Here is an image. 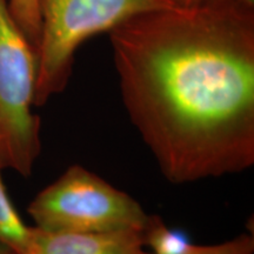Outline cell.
I'll use <instances>...</instances> for the list:
<instances>
[{"label": "cell", "instance_id": "1", "mask_svg": "<svg viewBox=\"0 0 254 254\" xmlns=\"http://www.w3.org/2000/svg\"><path fill=\"white\" fill-rule=\"evenodd\" d=\"M124 106L172 184L254 165V0L135 15L109 32Z\"/></svg>", "mask_w": 254, "mask_h": 254}, {"label": "cell", "instance_id": "2", "mask_svg": "<svg viewBox=\"0 0 254 254\" xmlns=\"http://www.w3.org/2000/svg\"><path fill=\"white\" fill-rule=\"evenodd\" d=\"M40 34L34 106H44L71 79L74 56L85 41L135 15L173 7L166 0H37Z\"/></svg>", "mask_w": 254, "mask_h": 254}, {"label": "cell", "instance_id": "3", "mask_svg": "<svg viewBox=\"0 0 254 254\" xmlns=\"http://www.w3.org/2000/svg\"><path fill=\"white\" fill-rule=\"evenodd\" d=\"M36 227L51 232H144L140 204L80 165H72L41 190L27 208Z\"/></svg>", "mask_w": 254, "mask_h": 254}, {"label": "cell", "instance_id": "4", "mask_svg": "<svg viewBox=\"0 0 254 254\" xmlns=\"http://www.w3.org/2000/svg\"><path fill=\"white\" fill-rule=\"evenodd\" d=\"M37 53L0 0V166L30 176L41 150L33 113Z\"/></svg>", "mask_w": 254, "mask_h": 254}, {"label": "cell", "instance_id": "5", "mask_svg": "<svg viewBox=\"0 0 254 254\" xmlns=\"http://www.w3.org/2000/svg\"><path fill=\"white\" fill-rule=\"evenodd\" d=\"M144 232H51L32 227L21 254H152Z\"/></svg>", "mask_w": 254, "mask_h": 254}, {"label": "cell", "instance_id": "6", "mask_svg": "<svg viewBox=\"0 0 254 254\" xmlns=\"http://www.w3.org/2000/svg\"><path fill=\"white\" fill-rule=\"evenodd\" d=\"M1 170L0 166V245L7 247L14 254H21L30 240L32 227L25 224L12 204Z\"/></svg>", "mask_w": 254, "mask_h": 254}, {"label": "cell", "instance_id": "7", "mask_svg": "<svg viewBox=\"0 0 254 254\" xmlns=\"http://www.w3.org/2000/svg\"><path fill=\"white\" fill-rule=\"evenodd\" d=\"M144 237L145 245L150 247L152 254H180L192 244L183 230L168 227L155 215H151Z\"/></svg>", "mask_w": 254, "mask_h": 254}, {"label": "cell", "instance_id": "8", "mask_svg": "<svg viewBox=\"0 0 254 254\" xmlns=\"http://www.w3.org/2000/svg\"><path fill=\"white\" fill-rule=\"evenodd\" d=\"M12 18L37 53L40 24L37 0H7Z\"/></svg>", "mask_w": 254, "mask_h": 254}, {"label": "cell", "instance_id": "9", "mask_svg": "<svg viewBox=\"0 0 254 254\" xmlns=\"http://www.w3.org/2000/svg\"><path fill=\"white\" fill-rule=\"evenodd\" d=\"M180 254H254V237L252 233H243L217 245L190 244Z\"/></svg>", "mask_w": 254, "mask_h": 254}, {"label": "cell", "instance_id": "10", "mask_svg": "<svg viewBox=\"0 0 254 254\" xmlns=\"http://www.w3.org/2000/svg\"><path fill=\"white\" fill-rule=\"evenodd\" d=\"M166 1L173 7H194L207 4L212 1H219V0H166Z\"/></svg>", "mask_w": 254, "mask_h": 254}, {"label": "cell", "instance_id": "11", "mask_svg": "<svg viewBox=\"0 0 254 254\" xmlns=\"http://www.w3.org/2000/svg\"><path fill=\"white\" fill-rule=\"evenodd\" d=\"M0 254H14L11 250H8L7 247L0 245Z\"/></svg>", "mask_w": 254, "mask_h": 254}]
</instances>
